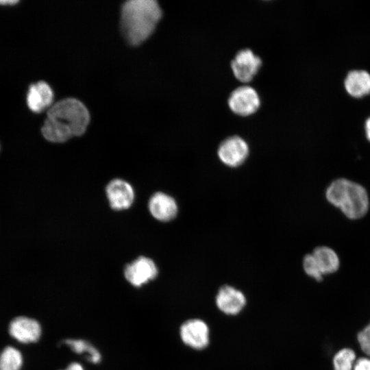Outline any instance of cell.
Listing matches in <instances>:
<instances>
[{"label": "cell", "mask_w": 370, "mask_h": 370, "mask_svg": "<svg viewBox=\"0 0 370 370\" xmlns=\"http://www.w3.org/2000/svg\"><path fill=\"white\" fill-rule=\"evenodd\" d=\"M90 114L79 100L68 98L52 105L41 128L44 138L52 143H64L83 134L89 123Z\"/></svg>", "instance_id": "cell-1"}, {"label": "cell", "mask_w": 370, "mask_h": 370, "mask_svg": "<svg viewBox=\"0 0 370 370\" xmlns=\"http://www.w3.org/2000/svg\"><path fill=\"white\" fill-rule=\"evenodd\" d=\"M162 16V10L154 0H130L121 8V29L126 40L138 45L153 32Z\"/></svg>", "instance_id": "cell-2"}, {"label": "cell", "mask_w": 370, "mask_h": 370, "mask_svg": "<svg viewBox=\"0 0 370 370\" xmlns=\"http://www.w3.org/2000/svg\"><path fill=\"white\" fill-rule=\"evenodd\" d=\"M326 197L351 219L364 217L369 209V197L365 188L347 179L332 182L326 190Z\"/></svg>", "instance_id": "cell-3"}, {"label": "cell", "mask_w": 370, "mask_h": 370, "mask_svg": "<svg viewBox=\"0 0 370 370\" xmlns=\"http://www.w3.org/2000/svg\"><path fill=\"white\" fill-rule=\"evenodd\" d=\"M9 335L21 344H32L38 342L42 336L40 323L36 319L25 315L14 317L8 327Z\"/></svg>", "instance_id": "cell-4"}, {"label": "cell", "mask_w": 370, "mask_h": 370, "mask_svg": "<svg viewBox=\"0 0 370 370\" xmlns=\"http://www.w3.org/2000/svg\"><path fill=\"white\" fill-rule=\"evenodd\" d=\"M228 106L236 114L246 116L255 113L260 106V97L251 86H243L236 88L230 95Z\"/></svg>", "instance_id": "cell-5"}, {"label": "cell", "mask_w": 370, "mask_h": 370, "mask_svg": "<svg viewBox=\"0 0 370 370\" xmlns=\"http://www.w3.org/2000/svg\"><path fill=\"white\" fill-rule=\"evenodd\" d=\"M249 146L246 141L238 136L229 137L219 145L217 153L220 160L230 167L241 165L249 155Z\"/></svg>", "instance_id": "cell-6"}, {"label": "cell", "mask_w": 370, "mask_h": 370, "mask_svg": "<svg viewBox=\"0 0 370 370\" xmlns=\"http://www.w3.org/2000/svg\"><path fill=\"white\" fill-rule=\"evenodd\" d=\"M180 334L183 343L195 349H203L209 344L210 330L201 319L185 321L180 327Z\"/></svg>", "instance_id": "cell-7"}, {"label": "cell", "mask_w": 370, "mask_h": 370, "mask_svg": "<svg viewBox=\"0 0 370 370\" xmlns=\"http://www.w3.org/2000/svg\"><path fill=\"white\" fill-rule=\"evenodd\" d=\"M261 59L251 49H245L237 53L231 63L236 78L242 82H250L259 71Z\"/></svg>", "instance_id": "cell-8"}, {"label": "cell", "mask_w": 370, "mask_h": 370, "mask_svg": "<svg viewBox=\"0 0 370 370\" xmlns=\"http://www.w3.org/2000/svg\"><path fill=\"white\" fill-rule=\"evenodd\" d=\"M158 275V269L154 262L147 257H139L124 270L126 280L133 286L140 287L155 279Z\"/></svg>", "instance_id": "cell-9"}, {"label": "cell", "mask_w": 370, "mask_h": 370, "mask_svg": "<svg viewBox=\"0 0 370 370\" xmlns=\"http://www.w3.org/2000/svg\"><path fill=\"white\" fill-rule=\"evenodd\" d=\"M53 92L51 86L44 81L32 84L27 91L26 103L34 113H40L52 106Z\"/></svg>", "instance_id": "cell-10"}, {"label": "cell", "mask_w": 370, "mask_h": 370, "mask_svg": "<svg viewBox=\"0 0 370 370\" xmlns=\"http://www.w3.org/2000/svg\"><path fill=\"white\" fill-rule=\"evenodd\" d=\"M246 301L243 292L229 285L222 286L216 296L218 308L229 315L238 314L245 307Z\"/></svg>", "instance_id": "cell-11"}, {"label": "cell", "mask_w": 370, "mask_h": 370, "mask_svg": "<svg viewBox=\"0 0 370 370\" xmlns=\"http://www.w3.org/2000/svg\"><path fill=\"white\" fill-rule=\"evenodd\" d=\"M106 194L111 208L117 210L130 208L134 198L130 184L120 179L113 180L108 184Z\"/></svg>", "instance_id": "cell-12"}, {"label": "cell", "mask_w": 370, "mask_h": 370, "mask_svg": "<svg viewBox=\"0 0 370 370\" xmlns=\"http://www.w3.org/2000/svg\"><path fill=\"white\" fill-rule=\"evenodd\" d=\"M149 209L155 219L164 222L173 219L178 210L175 200L161 192L155 193L151 197Z\"/></svg>", "instance_id": "cell-13"}, {"label": "cell", "mask_w": 370, "mask_h": 370, "mask_svg": "<svg viewBox=\"0 0 370 370\" xmlns=\"http://www.w3.org/2000/svg\"><path fill=\"white\" fill-rule=\"evenodd\" d=\"M317 269L323 276L336 272L339 267L337 254L328 247H317L312 254Z\"/></svg>", "instance_id": "cell-14"}, {"label": "cell", "mask_w": 370, "mask_h": 370, "mask_svg": "<svg viewBox=\"0 0 370 370\" xmlns=\"http://www.w3.org/2000/svg\"><path fill=\"white\" fill-rule=\"evenodd\" d=\"M347 92L354 97H360L370 92V75L365 71H352L345 80Z\"/></svg>", "instance_id": "cell-15"}, {"label": "cell", "mask_w": 370, "mask_h": 370, "mask_svg": "<svg viewBox=\"0 0 370 370\" xmlns=\"http://www.w3.org/2000/svg\"><path fill=\"white\" fill-rule=\"evenodd\" d=\"M62 343L69 347L73 352L77 354H84L86 359L91 363L97 364L101 360V355L99 350L89 342L76 338H67Z\"/></svg>", "instance_id": "cell-16"}, {"label": "cell", "mask_w": 370, "mask_h": 370, "mask_svg": "<svg viewBox=\"0 0 370 370\" xmlns=\"http://www.w3.org/2000/svg\"><path fill=\"white\" fill-rule=\"evenodd\" d=\"M23 365V355L18 348L7 345L0 352V370H21Z\"/></svg>", "instance_id": "cell-17"}, {"label": "cell", "mask_w": 370, "mask_h": 370, "mask_svg": "<svg viewBox=\"0 0 370 370\" xmlns=\"http://www.w3.org/2000/svg\"><path fill=\"white\" fill-rule=\"evenodd\" d=\"M356 360L355 352L349 347L338 350L334 356L332 365L334 370H353Z\"/></svg>", "instance_id": "cell-18"}, {"label": "cell", "mask_w": 370, "mask_h": 370, "mask_svg": "<svg viewBox=\"0 0 370 370\" xmlns=\"http://www.w3.org/2000/svg\"><path fill=\"white\" fill-rule=\"evenodd\" d=\"M357 341L362 352L370 358V323L358 333Z\"/></svg>", "instance_id": "cell-19"}, {"label": "cell", "mask_w": 370, "mask_h": 370, "mask_svg": "<svg viewBox=\"0 0 370 370\" xmlns=\"http://www.w3.org/2000/svg\"><path fill=\"white\" fill-rule=\"evenodd\" d=\"M303 267L304 271L307 275L313 278L317 281H321L323 280V276L320 274L317 265L315 264L314 258L311 254H307L303 262Z\"/></svg>", "instance_id": "cell-20"}, {"label": "cell", "mask_w": 370, "mask_h": 370, "mask_svg": "<svg viewBox=\"0 0 370 370\" xmlns=\"http://www.w3.org/2000/svg\"><path fill=\"white\" fill-rule=\"evenodd\" d=\"M353 370H370V358L360 357L355 360Z\"/></svg>", "instance_id": "cell-21"}, {"label": "cell", "mask_w": 370, "mask_h": 370, "mask_svg": "<svg viewBox=\"0 0 370 370\" xmlns=\"http://www.w3.org/2000/svg\"><path fill=\"white\" fill-rule=\"evenodd\" d=\"M64 370H84V369L81 364L72 362Z\"/></svg>", "instance_id": "cell-22"}, {"label": "cell", "mask_w": 370, "mask_h": 370, "mask_svg": "<svg viewBox=\"0 0 370 370\" xmlns=\"http://www.w3.org/2000/svg\"><path fill=\"white\" fill-rule=\"evenodd\" d=\"M18 3V0H0L1 6H14Z\"/></svg>", "instance_id": "cell-23"}, {"label": "cell", "mask_w": 370, "mask_h": 370, "mask_svg": "<svg viewBox=\"0 0 370 370\" xmlns=\"http://www.w3.org/2000/svg\"><path fill=\"white\" fill-rule=\"evenodd\" d=\"M366 134L368 139L370 140V118H369L365 124Z\"/></svg>", "instance_id": "cell-24"}]
</instances>
